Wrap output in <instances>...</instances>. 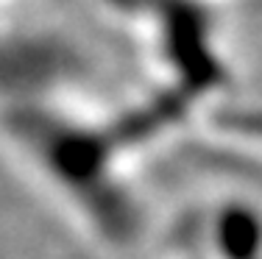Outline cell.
I'll list each match as a JSON object with an SVG mask.
<instances>
[{
  "mask_svg": "<svg viewBox=\"0 0 262 259\" xmlns=\"http://www.w3.org/2000/svg\"><path fill=\"white\" fill-rule=\"evenodd\" d=\"M128 120L90 117L64 92L0 106V143L23 170L92 240L123 245L134 234L126 159Z\"/></svg>",
  "mask_w": 262,
  "mask_h": 259,
  "instance_id": "6da1fadb",
  "label": "cell"
}]
</instances>
